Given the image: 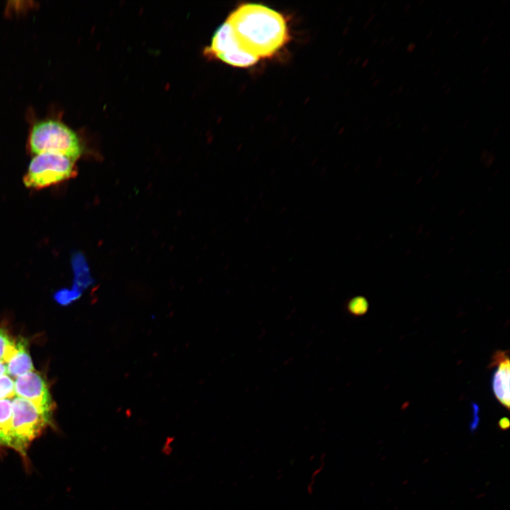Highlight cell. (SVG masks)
Returning <instances> with one entry per match:
<instances>
[{
  "label": "cell",
  "instance_id": "49",
  "mask_svg": "<svg viewBox=\"0 0 510 510\" xmlns=\"http://www.w3.org/2000/svg\"><path fill=\"white\" fill-rule=\"evenodd\" d=\"M390 10H392V8H391V7H390V8L387 10V13H389L390 12Z\"/></svg>",
  "mask_w": 510,
  "mask_h": 510
},
{
  "label": "cell",
  "instance_id": "35",
  "mask_svg": "<svg viewBox=\"0 0 510 510\" xmlns=\"http://www.w3.org/2000/svg\"><path fill=\"white\" fill-rule=\"evenodd\" d=\"M460 34V30L457 29L455 30V32L453 33V38L455 39Z\"/></svg>",
  "mask_w": 510,
  "mask_h": 510
},
{
  "label": "cell",
  "instance_id": "1",
  "mask_svg": "<svg viewBox=\"0 0 510 510\" xmlns=\"http://www.w3.org/2000/svg\"><path fill=\"white\" fill-rule=\"evenodd\" d=\"M243 50L259 60L273 57L289 40V30L283 15L256 3L237 6L228 16Z\"/></svg>",
  "mask_w": 510,
  "mask_h": 510
},
{
  "label": "cell",
  "instance_id": "39",
  "mask_svg": "<svg viewBox=\"0 0 510 510\" xmlns=\"http://www.w3.org/2000/svg\"><path fill=\"white\" fill-rule=\"evenodd\" d=\"M398 47H399V44H398V43L395 44V45L392 47V50H391V52L393 53V52H395V51H397V50L398 49Z\"/></svg>",
  "mask_w": 510,
  "mask_h": 510
},
{
  "label": "cell",
  "instance_id": "7",
  "mask_svg": "<svg viewBox=\"0 0 510 510\" xmlns=\"http://www.w3.org/2000/svg\"><path fill=\"white\" fill-rule=\"evenodd\" d=\"M509 364V351L498 350L494 353L488 367H497L492 375V388L496 399L507 409L510 404Z\"/></svg>",
  "mask_w": 510,
  "mask_h": 510
},
{
  "label": "cell",
  "instance_id": "2",
  "mask_svg": "<svg viewBox=\"0 0 510 510\" xmlns=\"http://www.w3.org/2000/svg\"><path fill=\"white\" fill-rule=\"evenodd\" d=\"M29 147L32 153H52L67 157L75 162L81 152L80 140L74 131L64 123L46 120L33 127Z\"/></svg>",
  "mask_w": 510,
  "mask_h": 510
},
{
  "label": "cell",
  "instance_id": "29",
  "mask_svg": "<svg viewBox=\"0 0 510 510\" xmlns=\"http://www.w3.org/2000/svg\"><path fill=\"white\" fill-rule=\"evenodd\" d=\"M394 39H395V36H392V37H390V38L387 39V42H386V45H387V46H388V45H390L392 43Z\"/></svg>",
  "mask_w": 510,
  "mask_h": 510
},
{
  "label": "cell",
  "instance_id": "42",
  "mask_svg": "<svg viewBox=\"0 0 510 510\" xmlns=\"http://www.w3.org/2000/svg\"><path fill=\"white\" fill-rule=\"evenodd\" d=\"M385 61H386V57H382L379 62V64L380 65L382 64L384 62H385Z\"/></svg>",
  "mask_w": 510,
  "mask_h": 510
},
{
  "label": "cell",
  "instance_id": "46",
  "mask_svg": "<svg viewBox=\"0 0 510 510\" xmlns=\"http://www.w3.org/2000/svg\"><path fill=\"white\" fill-rule=\"evenodd\" d=\"M510 56V50H508L506 53V57H509Z\"/></svg>",
  "mask_w": 510,
  "mask_h": 510
},
{
  "label": "cell",
  "instance_id": "21",
  "mask_svg": "<svg viewBox=\"0 0 510 510\" xmlns=\"http://www.w3.org/2000/svg\"><path fill=\"white\" fill-rule=\"evenodd\" d=\"M411 7H412L411 3H408L404 8V10H403L404 13H407L409 12Z\"/></svg>",
  "mask_w": 510,
  "mask_h": 510
},
{
  "label": "cell",
  "instance_id": "25",
  "mask_svg": "<svg viewBox=\"0 0 510 510\" xmlns=\"http://www.w3.org/2000/svg\"><path fill=\"white\" fill-rule=\"evenodd\" d=\"M495 22H496V20L494 18L491 19L487 26L488 28L489 29L492 28L494 26Z\"/></svg>",
  "mask_w": 510,
  "mask_h": 510
},
{
  "label": "cell",
  "instance_id": "14",
  "mask_svg": "<svg viewBox=\"0 0 510 510\" xmlns=\"http://www.w3.org/2000/svg\"><path fill=\"white\" fill-rule=\"evenodd\" d=\"M509 419L506 416L501 418L498 421L499 428L503 431L508 429L509 428Z\"/></svg>",
  "mask_w": 510,
  "mask_h": 510
},
{
  "label": "cell",
  "instance_id": "8",
  "mask_svg": "<svg viewBox=\"0 0 510 510\" xmlns=\"http://www.w3.org/2000/svg\"><path fill=\"white\" fill-rule=\"evenodd\" d=\"M16 344L17 351L6 366L8 374L13 377H18L34 370L26 341L21 339L16 341Z\"/></svg>",
  "mask_w": 510,
  "mask_h": 510
},
{
  "label": "cell",
  "instance_id": "5",
  "mask_svg": "<svg viewBox=\"0 0 510 510\" xmlns=\"http://www.w3.org/2000/svg\"><path fill=\"white\" fill-rule=\"evenodd\" d=\"M206 52L234 67L247 68L259 61L242 48L227 21L217 29Z\"/></svg>",
  "mask_w": 510,
  "mask_h": 510
},
{
  "label": "cell",
  "instance_id": "17",
  "mask_svg": "<svg viewBox=\"0 0 510 510\" xmlns=\"http://www.w3.org/2000/svg\"><path fill=\"white\" fill-rule=\"evenodd\" d=\"M501 128H502L501 125H499L492 130V137L493 139H494L497 136L499 130H501Z\"/></svg>",
  "mask_w": 510,
  "mask_h": 510
},
{
  "label": "cell",
  "instance_id": "30",
  "mask_svg": "<svg viewBox=\"0 0 510 510\" xmlns=\"http://www.w3.org/2000/svg\"><path fill=\"white\" fill-rule=\"evenodd\" d=\"M504 34V30H501L497 35V40L501 39L503 37Z\"/></svg>",
  "mask_w": 510,
  "mask_h": 510
},
{
  "label": "cell",
  "instance_id": "36",
  "mask_svg": "<svg viewBox=\"0 0 510 510\" xmlns=\"http://www.w3.org/2000/svg\"><path fill=\"white\" fill-rule=\"evenodd\" d=\"M487 82H488V79L486 78V77H485V78H483V79H482V81H481L480 85H481L482 86H484Z\"/></svg>",
  "mask_w": 510,
  "mask_h": 510
},
{
  "label": "cell",
  "instance_id": "32",
  "mask_svg": "<svg viewBox=\"0 0 510 510\" xmlns=\"http://www.w3.org/2000/svg\"><path fill=\"white\" fill-rule=\"evenodd\" d=\"M393 118L395 121H397L400 118V114L399 112H395Z\"/></svg>",
  "mask_w": 510,
  "mask_h": 510
},
{
  "label": "cell",
  "instance_id": "44",
  "mask_svg": "<svg viewBox=\"0 0 510 510\" xmlns=\"http://www.w3.org/2000/svg\"><path fill=\"white\" fill-rule=\"evenodd\" d=\"M381 26H382V23H381L380 21V22H378V23H377V25H376V26H375V28H376V29H379V28H381Z\"/></svg>",
  "mask_w": 510,
  "mask_h": 510
},
{
  "label": "cell",
  "instance_id": "48",
  "mask_svg": "<svg viewBox=\"0 0 510 510\" xmlns=\"http://www.w3.org/2000/svg\"><path fill=\"white\" fill-rule=\"evenodd\" d=\"M375 76H376V72H374V73H373V75H372V77H371V78H372V79H373V78H375Z\"/></svg>",
  "mask_w": 510,
  "mask_h": 510
},
{
  "label": "cell",
  "instance_id": "18",
  "mask_svg": "<svg viewBox=\"0 0 510 510\" xmlns=\"http://www.w3.org/2000/svg\"><path fill=\"white\" fill-rule=\"evenodd\" d=\"M6 371V368L4 363L0 362V375H4Z\"/></svg>",
  "mask_w": 510,
  "mask_h": 510
},
{
  "label": "cell",
  "instance_id": "43",
  "mask_svg": "<svg viewBox=\"0 0 510 510\" xmlns=\"http://www.w3.org/2000/svg\"><path fill=\"white\" fill-rule=\"evenodd\" d=\"M395 94H396V89H393L391 91V92H390V96H393Z\"/></svg>",
  "mask_w": 510,
  "mask_h": 510
},
{
  "label": "cell",
  "instance_id": "19",
  "mask_svg": "<svg viewBox=\"0 0 510 510\" xmlns=\"http://www.w3.org/2000/svg\"><path fill=\"white\" fill-rule=\"evenodd\" d=\"M434 32V30L431 29L426 35L424 40H428L429 39H430L431 38V36L433 35Z\"/></svg>",
  "mask_w": 510,
  "mask_h": 510
},
{
  "label": "cell",
  "instance_id": "12",
  "mask_svg": "<svg viewBox=\"0 0 510 510\" xmlns=\"http://www.w3.org/2000/svg\"><path fill=\"white\" fill-rule=\"evenodd\" d=\"M15 384L7 375H0V400L11 398L15 395Z\"/></svg>",
  "mask_w": 510,
  "mask_h": 510
},
{
  "label": "cell",
  "instance_id": "38",
  "mask_svg": "<svg viewBox=\"0 0 510 510\" xmlns=\"http://www.w3.org/2000/svg\"><path fill=\"white\" fill-rule=\"evenodd\" d=\"M448 84H449L448 81H445V82L442 84V87H441L442 89H443V90H445L447 87L449 86Z\"/></svg>",
  "mask_w": 510,
  "mask_h": 510
},
{
  "label": "cell",
  "instance_id": "15",
  "mask_svg": "<svg viewBox=\"0 0 510 510\" xmlns=\"http://www.w3.org/2000/svg\"><path fill=\"white\" fill-rule=\"evenodd\" d=\"M416 47V44L414 42H411L406 47V51L408 53H412L415 50Z\"/></svg>",
  "mask_w": 510,
  "mask_h": 510
},
{
  "label": "cell",
  "instance_id": "10",
  "mask_svg": "<svg viewBox=\"0 0 510 510\" xmlns=\"http://www.w3.org/2000/svg\"><path fill=\"white\" fill-rule=\"evenodd\" d=\"M76 265L74 266L75 278L74 288L81 291L92 283L88 267L85 266L84 261L76 260Z\"/></svg>",
  "mask_w": 510,
  "mask_h": 510
},
{
  "label": "cell",
  "instance_id": "26",
  "mask_svg": "<svg viewBox=\"0 0 510 510\" xmlns=\"http://www.w3.org/2000/svg\"><path fill=\"white\" fill-rule=\"evenodd\" d=\"M489 69H490V65H489V64L485 66V67L484 68V69H483V71H482V74H483V75L487 74L489 72Z\"/></svg>",
  "mask_w": 510,
  "mask_h": 510
},
{
  "label": "cell",
  "instance_id": "28",
  "mask_svg": "<svg viewBox=\"0 0 510 510\" xmlns=\"http://www.w3.org/2000/svg\"><path fill=\"white\" fill-rule=\"evenodd\" d=\"M429 129V123H424V124L423 125V126L421 127V130L422 131H426V130H428Z\"/></svg>",
  "mask_w": 510,
  "mask_h": 510
},
{
  "label": "cell",
  "instance_id": "16",
  "mask_svg": "<svg viewBox=\"0 0 510 510\" xmlns=\"http://www.w3.org/2000/svg\"><path fill=\"white\" fill-rule=\"evenodd\" d=\"M489 37H490V36H489V33L485 34V35L482 37V40H481V42H480V45H481L482 47H484V45H486V44L488 42V41H489Z\"/></svg>",
  "mask_w": 510,
  "mask_h": 510
},
{
  "label": "cell",
  "instance_id": "4",
  "mask_svg": "<svg viewBox=\"0 0 510 510\" xmlns=\"http://www.w3.org/2000/svg\"><path fill=\"white\" fill-rule=\"evenodd\" d=\"M75 175L74 161L57 154H35L23 177L26 186L40 189L68 180Z\"/></svg>",
  "mask_w": 510,
  "mask_h": 510
},
{
  "label": "cell",
  "instance_id": "23",
  "mask_svg": "<svg viewBox=\"0 0 510 510\" xmlns=\"http://www.w3.org/2000/svg\"><path fill=\"white\" fill-rule=\"evenodd\" d=\"M510 1L509 0H502L499 3L500 6L503 7H506L509 4Z\"/></svg>",
  "mask_w": 510,
  "mask_h": 510
},
{
  "label": "cell",
  "instance_id": "9",
  "mask_svg": "<svg viewBox=\"0 0 510 510\" xmlns=\"http://www.w3.org/2000/svg\"><path fill=\"white\" fill-rule=\"evenodd\" d=\"M17 351L16 341L0 328V362L7 363Z\"/></svg>",
  "mask_w": 510,
  "mask_h": 510
},
{
  "label": "cell",
  "instance_id": "20",
  "mask_svg": "<svg viewBox=\"0 0 510 510\" xmlns=\"http://www.w3.org/2000/svg\"><path fill=\"white\" fill-rule=\"evenodd\" d=\"M404 89V85L402 84L400 85L397 89H396V94L399 95L402 93Z\"/></svg>",
  "mask_w": 510,
  "mask_h": 510
},
{
  "label": "cell",
  "instance_id": "47",
  "mask_svg": "<svg viewBox=\"0 0 510 510\" xmlns=\"http://www.w3.org/2000/svg\"><path fill=\"white\" fill-rule=\"evenodd\" d=\"M378 38H375L373 41V45H375L378 42Z\"/></svg>",
  "mask_w": 510,
  "mask_h": 510
},
{
  "label": "cell",
  "instance_id": "6",
  "mask_svg": "<svg viewBox=\"0 0 510 510\" xmlns=\"http://www.w3.org/2000/svg\"><path fill=\"white\" fill-rule=\"evenodd\" d=\"M15 393L32 402L40 412L52 416L53 402L48 387L42 376L31 371L17 377Z\"/></svg>",
  "mask_w": 510,
  "mask_h": 510
},
{
  "label": "cell",
  "instance_id": "34",
  "mask_svg": "<svg viewBox=\"0 0 510 510\" xmlns=\"http://www.w3.org/2000/svg\"><path fill=\"white\" fill-rule=\"evenodd\" d=\"M453 21V16H449V17H448V18H446V21H445L446 25V26H447V25H449Z\"/></svg>",
  "mask_w": 510,
  "mask_h": 510
},
{
  "label": "cell",
  "instance_id": "33",
  "mask_svg": "<svg viewBox=\"0 0 510 510\" xmlns=\"http://www.w3.org/2000/svg\"><path fill=\"white\" fill-rule=\"evenodd\" d=\"M383 125H385V129L388 130L392 126V122H391V120H389V121L386 122L385 123H384Z\"/></svg>",
  "mask_w": 510,
  "mask_h": 510
},
{
  "label": "cell",
  "instance_id": "45",
  "mask_svg": "<svg viewBox=\"0 0 510 510\" xmlns=\"http://www.w3.org/2000/svg\"><path fill=\"white\" fill-rule=\"evenodd\" d=\"M424 3H425L424 0H421V1H418V6H422Z\"/></svg>",
  "mask_w": 510,
  "mask_h": 510
},
{
  "label": "cell",
  "instance_id": "22",
  "mask_svg": "<svg viewBox=\"0 0 510 510\" xmlns=\"http://www.w3.org/2000/svg\"><path fill=\"white\" fill-rule=\"evenodd\" d=\"M382 79H383V76H381L380 77L376 79L374 81V82H373V86H375L378 85L379 84H380V83L382 82Z\"/></svg>",
  "mask_w": 510,
  "mask_h": 510
},
{
  "label": "cell",
  "instance_id": "11",
  "mask_svg": "<svg viewBox=\"0 0 510 510\" xmlns=\"http://www.w3.org/2000/svg\"><path fill=\"white\" fill-rule=\"evenodd\" d=\"M81 291L72 288V289H62L54 295L55 300L60 305L67 306L79 298Z\"/></svg>",
  "mask_w": 510,
  "mask_h": 510
},
{
  "label": "cell",
  "instance_id": "24",
  "mask_svg": "<svg viewBox=\"0 0 510 510\" xmlns=\"http://www.w3.org/2000/svg\"><path fill=\"white\" fill-rule=\"evenodd\" d=\"M470 120H465V122L462 125L463 129H464V130L467 129L468 128V126L470 125Z\"/></svg>",
  "mask_w": 510,
  "mask_h": 510
},
{
  "label": "cell",
  "instance_id": "3",
  "mask_svg": "<svg viewBox=\"0 0 510 510\" xmlns=\"http://www.w3.org/2000/svg\"><path fill=\"white\" fill-rule=\"evenodd\" d=\"M51 416L40 412L32 402L15 397L8 448L25 455L30 443L50 424Z\"/></svg>",
  "mask_w": 510,
  "mask_h": 510
},
{
  "label": "cell",
  "instance_id": "37",
  "mask_svg": "<svg viewBox=\"0 0 510 510\" xmlns=\"http://www.w3.org/2000/svg\"><path fill=\"white\" fill-rule=\"evenodd\" d=\"M483 28V26L482 24H479L475 29L476 33H479Z\"/></svg>",
  "mask_w": 510,
  "mask_h": 510
},
{
  "label": "cell",
  "instance_id": "27",
  "mask_svg": "<svg viewBox=\"0 0 510 510\" xmlns=\"http://www.w3.org/2000/svg\"><path fill=\"white\" fill-rule=\"evenodd\" d=\"M451 90H452V87H451V86H449L448 87H447V88L444 90V92H443L444 96H448V95L450 93Z\"/></svg>",
  "mask_w": 510,
  "mask_h": 510
},
{
  "label": "cell",
  "instance_id": "31",
  "mask_svg": "<svg viewBox=\"0 0 510 510\" xmlns=\"http://www.w3.org/2000/svg\"><path fill=\"white\" fill-rule=\"evenodd\" d=\"M436 50H437V47H432L429 51V56H431V57L433 56L436 52Z\"/></svg>",
  "mask_w": 510,
  "mask_h": 510
},
{
  "label": "cell",
  "instance_id": "13",
  "mask_svg": "<svg viewBox=\"0 0 510 510\" xmlns=\"http://www.w3.org/2000/svg\"><path fill=\"white\" fill-rule=\"evenodd\" d=\"M348 309L355 315H362L368 311V302L363 297H356L350 301Z\"/></svg>",
  "mask_w": 510,
  "mask_h": 510
},
{
  "label": "cell",
  "instance_id": "41",
  "mask_svg": "<svg viewBox=\"0 0 510 510\" xmlns=\"http://www.w3.org/2000/svg\"><path fill=\"white\" fill-rule=\"evenodd\" d=\"M386 42H387V39H386V38H383V39L382 40V41L380 42V45L381 47L385 45H386Z\"/></svg>",
  "mask_w": 510,
  "mask_h": 510
},
{
  "label": "cell",
  "instance_id": "40",
  "mask_svg": "<svg viewBox=\"0 0 510 510\" xmlns=\"http://www.w3.org/2000/svg\"><path fill=\"white\" fill-rule=\"evenodd\" d=\"M441 67H438V68L436 69V70L435 71L434 75H435V76H438V75L441 73Z\"/></svg>",
  "mask_w": 510,
  "mask_h": 510
}]
</instances>
